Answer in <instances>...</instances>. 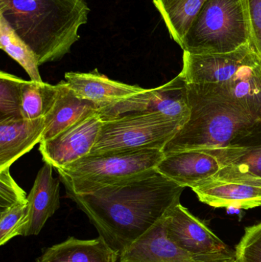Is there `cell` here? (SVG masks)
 Wrapping results in <instances>:
<instances>
[{"label": "cell", "mask_w": 261, "mask_h": 262, "mask_svg": "<svg viewBox=\"0 0 261 262\" xmlns=\"http://www.w3.org/2000/svg\"><path fill=\"white\" fill-rule=\"evenodd\" d=\"M185 187L156 169L84 195L67 194L102 238L120 254L180 203Z\"/></svg>", "instance_id": "obj_1"}, {"label": "cell", "mask_w": 261, "mask_h": 262, "mask_svg": "<svg viewBox=\"0 0 261 262\" xmlns=\"http://www.w3.org/2000/svg\"><path fill=\"white\" fill-rule=\"evenodd\" d=\"M89 12L85 0H0V16L32 49L39 66L70 52Z\"/></svg>", "instance_id": "obj_2"}, {"label": "cell", "mask_w": 261, "mask_h": 262, "mask_svg": "<svg viewBox=\"0 0 261 262\" xmlns=\"http://www.w3.org/2000/svg\"><path fill=\"white\" fill-rule=\"evenodd\" d=\"M190 116L162 149L164 154L226 147L256 121L218 83H188Z\"/></svg>", "instance_id": "obj_3"}, {"label": "cell", "mask_w": 261, "mask_h": 262, "mask_svg": "<svg viewBox=\"0 0 261 262\" xmlns=\"http://www.w3.org/2000/svg\"><path fill=\"white\" fill-rule=\"evenodd\" d=\"M180 74L187 83L225 86L246 112L261 122V58L253 44L229 53L197 55L184 52Z\"/></svg>", "instance_id": "obj_4"}, {"label": "cell", "mask_w": 261, "mask_h": 262, "mask_svg": "<svg viewBox=\"0 0 261 262\" xmlns=\"http://www.w3.org/2000/svg\"><path fill=\"white\" fill-rule=\"evenodd\" d=\"M164 157L160 149L110 151L88 154L57 170L66 193L84 195L153 170Z\"/></svg>", "instance_id": "obj_5"}, {"label": "cell", "mask_w": 261, "mask_h": 262, "mask_svg": "<svg viewBox=\"0 0 261 262\" xmlns=\"http://www.w3.org/2000/svg\"><path fill=\"white\" fill-rule=\"evenodd\" d=\"M252 44L245 0H207L181 45L192 55L234 52Z\"/></svg>", "instance_id": "obj_6"}, {"label": "cell", "mask_w": 261, "mask_h": 262, "mask_svg": "<svg viewBox=\"0 0 261 262\" xmlns=\"http://www.w3.org/2000/svg\"><path fill=\"white\" fill-rule=\"evenodd\" d=\"M186 121L157 112L127 114L102 122L90 154L110 151L162 150Z\"/></svg>", "instance_id": "obj_7"}, {"label": "cell", "mask_w": 261, "mask_h": 262, "mask_svg": "<svg viewBox=\"0 0 261 262\" xmlns=\"http://www.w3.org/2000/svg\"><path fill=\"white\" fill-rule=\"evenodd\" d=\"M163 225L168 238L185 252L216 262L237 261L236 251L181 203L169 211L164 217Z\"/></svg>", "instance_id": "obj_8"}, {"label": "cell", "mask_w": 261, "mask_h": 262, "mask_svg": "<svg viewBox=\"0 0 261 262\" xmlns=\"http://www.w3.org/2000/svg\"><path fill=\"white\" fill-rule=\"evenodd\" d=\"M202 203L214 208L250 209L261 206V180L231 166L192 188Z\"/></svg>", "instance_id": "obj_9"}, {"label": "cell", "mask_w": 261, "mask_h": 262, "mask_svg": "<svg viewBox=\"0 0 261 262\" xmlns=\"http://www.w3.org/2000/svg\"><path fill=\"white\" fill-rule=\"evenodd\" d=\"M102 122L98 112H93L52 138L40 142L42 160L58 169L88 155L98 140Z\"/></svg>", "instance_id": "obj_10"}, {"label": "cell", "mask_w": 261, "mask_h": 262, "mask_svg": "<svg viewBox=\"0 0 261 262\" xmlns=\"http://www.w3.org/2000/svg\"><path fill=\"white\" fill-rule=\"evenodd\" d=\"M64 79L77 95L94 103L98 112L113 107L145 90L139 86L113 81L97 70L90 73L67 72Z\"/></svg>", "instance_id": "obj_11"}, {"label": "cell", "mask_w": 261, "mask_h": 262, "mask_svg": "<svg viewBox=\"0 0 261 262\" xmlns=\"http://www.w3.org/2000/svg\"><path fill=\"white\" fill-rule=\"evenodd\" d=\"M216 157L203 150H188L165 155L156 170L182 187H194L220 170Z\"/></svg>", "instance_id": "obj_12"}, {"label": "cell", "mask_w": 261, "mask_h": 262, "mask_svg": "<svg viewBox=\"0 0 261 262\" xmlns=\"http://www.w3.org/2000/svg\"><path fill=\"white\" fill-rule=\"evenodd\" d=\"M53 166L44 163L28 195L27 222L20 235H37L60 207V181L52 175Z\"/></svg>", "instance_id": "obj_13"}, {"label": "cell", "mask_w": 261, "mask_h": 262, "mask_svg": "<svg viewBox=\"0 0 261 262\" xmlns=\"http://www.w3.org/2000/svg\"><path fill=\"white\" fill-rule=\"evenodd\" d=\"M119 262H216L182 250L167 236L163 220L120 254Z\"/></svg>", "instance_id": "obj_14"}, {"label": "cell", "mask_w": 261, "mask_h": 262, "mask_svg": "<svg viewBox=\"0 0 261 262\" xmlns=\"http://www.w3.org/2000/svg\"><path fill=\"white\" fill-rule=\"evenodd\" d=\"M45 129L44 118H21L0 121V170L10 168L20 157L42 140Z\"/></svg>", "instance_id": "obj_15"}, {"label": "cell", "mask_w": 261, "mask_h": 262, "mask_svg": "<svg viewBox=\"0 0 261 262\" xmlns=\"http://www.w3.org/2000/svg\"><path fill=\"white\" fill-rule=\"evenodd\" d=\"M203 151L214 155L222 167L231 166L261 180L260 121L234 139L226 147Z\"/></svg>", "instance_id": "obj_16"}, {"label": "cell", "mask_w": 261, "mask_h": 262, "mask_svg": "<svg viewBox=\"0 0 261 262\" xmlns=\"http://www.w3.org/2000/svg\"><path fill=\"white\" fill-rule=\"evenodd\" d=\"M58 86L55 104L44 117L45 129L41 141L52 138L86 115L98 112L94 103L77 95L65 81H61Z\"/></svg>", "instance_id": "obj_17"}, {"label": "cell", "mask_w": 261, "mask_h": 262, "mask_svg": "<svg viewBox=\"0 0 261 262\" xmlns=\"http://www.w3.org/2000/svg\"><path fill=\"white\" fill-rule=\"evenodd\" d=\"M120 253L101 237L78 239L70 237L48 248L36 262H119Z\"/></svg>", "instance_id": "obj_18"}, {"label": "cell", "mask_w": 261, "mask_h": 262, "mask_svg": "<svg viewBox=\"0 0 261 262\" xmlns=\"http://www.w3.org/2000/svg\"><path fill=\"white\" fill-rule=\"evenodd\" d=\"M144 112H157L187 121L190 116L188 83L179 75L163 85L147 89Z\"/></svg>", "instance_id": "obj_19"}, {"label": "cell", "mask_w": 261, "mask_h": 262, "mask_svg": "<svg viewBox=\"0 0 261 262\" xmlns=\"http://www.w3.org/2000/svg\"><path fill=\"white\" fill-rule=\"evenodd\" d=\"M207 0H153L171 38L182 45Z\"/></svg>", "instance_id": "obj_20"}, {"label": "cell", "mask_w": 261, "mask_h": 262, "mask_svg": "<svg viewBox=\"0 0 261 262\" xmlns=\"http://www.w3.org/2000/svg\"><path fill=\"white\" fill-rule=\"evenodd\" d=\"M58 86L42 81H24L21 86V116L24 119L44 118L55 104Z\"/></svg>", "instance_id": "obj_21"}, {"label": "cell", "mask_w": 261, "mask_h": 262, "mask_svg": "<svg viewBox=\"0 0 261 262\" xmlns=\"http://www.w3.org/2000/svg\"><path fill=\"white\" fill-rule=\"evenodd\" d=\"M0 48L24 69L30 77V80L42 81L38 70L39 66L35 54L1 16Z\"/></svg>", "instance_id": "obj_22"}, {"label": "cell", "mask_w": 261, "mask_h": 262, "mask_svg": "<svg viewBox=\"0 0 261 262\" xmlns=\"http://www.w3.org/2000/svg\"><path fill=\"white\" fill-rule=\"evenodd\" d=\"M23 80L6 72L0 73V121L21 118V86Z\"/></svg>", "instance_id": "obj_23"}, {"label": "cell", "mask_w": 261, "mask_h": 262, "mask_svg": "<svg viewBox=\"0 0 261 262\" xmlns=\"http://www.w3.org/2000/svg\"><path fill=\"white\" fill-rule=\"evenodd\" d=\"M28 203H19L0 212V246L20 235L27 222Z\"/></svg>", "instance_id": "obj_24"}, {"label": "cell", "mask_w": 261, "mask_h": 262, "mask_svg": "<svg viewBox=\"0 0 261 262\" xmlns=\"http://www.w3.org/2000/svg\"><path fill=\"white\" fill-rule=\"evenodd\" d=\"M235 251L238 262H261V223L245 229Z\"/></svg>", "instance_id": "obj_25"}, {"label": "cell", "mask_w": 261, "mask_h": 262, "mask_svg": "<svg viewBox=\"0 0 261 262\" xmlns=\"http://www.w3.org/2000/svg\"><path fill=\"white\" fill-rule=\"evenodd\" d=\"M26 192L15 183L9 168L0 170V209L1 211L19 203H28Z\"/></svg>", "instance_id": "obj_26"}, {"label": "cell", "mask_w": 261, "mask_h": 262, "mask_svg": "<svg viewBox=\"0 0 261 262\" xmlns=\"http://www.w3.org/2000/svg\"><path fill=\"white\" fill-rule=\"evenodd\" d=\"M251 28V39L261 58V0H245Z\"/></svg>", "instance_id": "obj_27"}, {"label": "cell", "mask_w": 261, "mask_h": 262, "mask_svg": "<svg viewBox=\"0 0 261 262\" xmlns=\"http://www.w3.org/2000/svg\"><path fill=\"white\" fill-rule=\"evenodd\" d=\"M235 262H238V261H235Z\"/></svg>", "instance_id": "obj_28"}]
</instances>
